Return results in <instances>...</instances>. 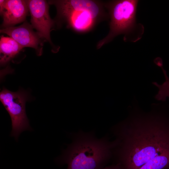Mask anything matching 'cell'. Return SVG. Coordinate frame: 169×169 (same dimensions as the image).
<instances>
[{"mask_svg": "<svg viewBox=\"0 0 169 169\" xmlns=\"http://www.w3.org/2000/svg\"><path fill=\"white\" fill-rule=\"evenodd\" d=\"M31 16L33 27L44 39L50 43V33L54 22L49 13V6L47 2L43 0L26 1Z\"/></svg>", "mask_w": 169, "mask_h": 169, "instance_id": "6", "label": "cell"}, {"mask_svg": "<svg viewBox=\"0 0 169 169\" xmlns=\"http://www.w3.org/2000/svg\"><path fill=\"white\" fill-rule=\"evenodd\" d=\"M30 99L28 92L22 89L13 92L3 87L0 93V100L11 117V136L18 140L20 133L31 131L25 111V103Z\"/></svg>", "mask_w": 169, "mask_h": 169, "instance_id": "5", "label": "cell"}, {"mask_svg": "<svg viewBox=\"0 0 169 169\" xmlns=\"http://www.w3.org/2000/svg\"><path fill=\"white\" fill-rule=\"evenodd\" d=\"M32 25L27 22L18 27H11L0 30V32L6 34L16 41L23 48L25 47L34 49L38 55L42 54L44 39L38 32L33 30Z\"/></svg>", "mask_w": 169, "mask_h": 169, "instance_id": "7", "label": "cell"}, {"mask_svg": "<svg viewBox=\"0 0 169 169\" xmlns=\"http://www.w3.org/2000/svg\"><path fill=\"white\" fill-rule=\"evenodd\" d=\"M51 3L56 7L58 18L66 23L68 28L78 33L91 31L109 16L104 3L100 1L56 0Z\"/></svg>", "mask_w": 169, "mask_h": 169, "instance_id": "4", "label": "cell"}, {"mask_svg": "<svg viewBox=\"0 0 169 169\" xmlns=\"http://www.w3.org/2000/svg\"><path fill=\"white\" fill-rule=\"evenodd\" d=\"M23 48L12 38L2 35L0 40L1 65H5L13 59Z\"/></svg>", "mask_w": 169, "mask_h": 169, "instance_id": "9", "label": "cell"}, {"mask_svg": "<svg viewBox=\"0 0 169 169\" xmlns=\"http://www.w3.org/2000/svg\"></svg>", "mask_w": 169, "mask_h": 169, "instance_id": "12", "label": "cell"}, {"mask_svg": "<svg viewBox=\"0 0 169 169\" xmlns=\"http://www.w3.org/2000/svg\"><path fill=\"white\" fill-rule=\"evenodd\" d=\"M101 169H121L120 166L117 164H113L106 166Z\"/></svg>", "mask_w": 169, "mask_h": 169, "instance_id": "10", "label": "cell"}, {"mask_svg": "<svg viewBox=\"0 0 169 169\" xmlns=\"http://www.w3.org/2000/svg\"><path fill=\"white\" fill-rule=\"evenodd\" d=\"M72 141L57 161L67 169H101L112 158L113 142L106 135L97 138L94 131L80 130L72 135Z\"/></svg>", "mask_w": 169, "mask_h": 169, "instance_id": "2", "label": "cell"}, {"mask_svg": "<svg viewBox=\"0 0 169 169\" xmlns=\"http://www.w3.org/2000/svg\"><path fill=\"white\" fill-rule=\"evenodd\" d=\"M166 169H169V168H167Z\"/></svg>", "mask_w": 169, "mask_h": 169, "instance_id": "11", "label": "cell"}, {"mask_svg": "<svg viewBox=\"0 0 169 169\" xmlns=\"http://www.w3.org/2000/svg\"><path fill=\"white\" fill-rule=\"evenodd\" d=\"M28 10L26 1L0 0V12L3 18L4 28L12 27L23 21Z\"/></svg>", "mask_w": 169, "mask_h": 169, "instance_id": "8", "label": "cell"}, {"mask_svg": "<svg viewBox=\"0 0 169 169\" xmlns=\"http://www.w3.org/2000/svg\"><path fill=\"white\" fill-rule=\"evenodd\" d=\"M138 0H112L104 3L110 18V30L107 35L97 43L98 49L116 36L124 35L125 41L135 42L142 37L144 28L137 23L136 13Z\"/></svg>", "mask_w": 169, "mask_h": 169, "instance_id": "3", "label": "cell"}, {"mask_svg": "<svg viewBox=\"0 0 169 169\" xmlns=\"http://www.w3.org/2000/svg\"><path fill=\"white\" fill-rule=\"evenodd\" d=\"M112 158L121 169L169 168V104L166 101L145 111L135 98L128 114L110 129Z\"/></svg>", "mask_w": 169, "mask_h": 169, "instance_id": "1", "label": "cell"}]
</instances>
